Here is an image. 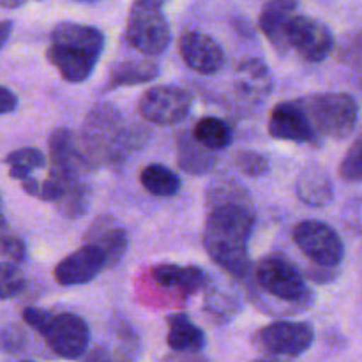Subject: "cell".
Returning <instances> with one entry per match:
<instances>
[{"label":"cell","mask_w":362,"mask_h":362,"mask_svg":"<svg viewBox=\"0 0 362 362\" xmlns=\"http://www.w3.org/2000/svg\"><path fill=\"white\" fill-rule=\"evenodd\" d=\"M105 52V34L92 25L62 21L49 35L46 59L69 83H83Z\"/></svg>","instance_id":"4"},{"label":"cell","mask_w":362,"mask_h":362,"mask_svg":"<svg viewBox=\"0 0 362 362\" xmlns=\"http://www.w3.org/2000/svg\"><path fill=\"white\" fill-rule=\"evenodd\" d=\"M293 243L320 267H338L345 257V246L341 237L332 226L318 219H304L297 223L292 232Z\"/></svg>","instance_id":"8"},{"label":"cell","mask_w":362,"mask_h":362,"mask_svg":"<svg viewBox=\"0 0 362 362\" xmlns=\"http://www.w3.org/2000/svg\"><path fill=\"white\" fill-rule=\"evenodd\" d=\"M205 300L204 308L209 315L216 318H232L233 315L243 310V300L235 288L228 285H216L212 279H209L207 286L204 288Z\"/></svg>","instance_id":"23"},{"label":"cell","mask_w":362,"mask_h":362,"mask_svg":"<svg viewBox=\"0 0 362 362\" xmlns=\"http://www.w3.org/2000/svg\"><path fill=\"white\" fill-rule=\"evenodd\" d=\"M193 134L202 145L211 151H225L232 145L233 131L228 122L219 117H204L193 127Z\"/></svg>","instance_id":"26"},{"label":"cell","mask_w":362,"mask_h":362,"mask_svg":"<svg viewBox=\"0 0 362 362\" xmlns=\"http://www.w3.org/2000/svg\"><path fill=\"white\" fill-rule=\"evenodd\" d=\"M152 278L159 286L180 290L186 296H193L207 286L211 276L197 265L180 267L175 264H161L152 269Z\"/></svg>","instance_id":"18"},{"label":"cell","mask_w":362,"mask_h":362,"mask_svg":"<svg viewBox=\"0 0 362 362\" xmlns=\"http://www.w3.org/2000/svg\"><path fill=\"white\" fill-rule=\"evenodd\" d=\"M235 168L246 177H264L271 170V163L264 154L257 151H240L233 158Z\"/></svg>","instance_id":"31"},{"label":"cell","mask_w":362,"mask_h":362,"mask_svg":"<svg viewBox=\"0 0 362 362\" xmlns=\"http://www.w3.org/2000/svg\"><path fill=\"white\" fill-rule=\"evenodd\" d=\"M179 53L189 69L205 76L218 73L226 60L219 42L209 34L197 30H187L180 35Z\"/></svg>","instance_id":"14"},{"label":"cell","mask_w":362,"mask_h":362,"mask_svg":"<svg viewBox=\"0 0 362 362\" xmlns=\"http://www.w3.org/2000/svg\"><path fill=\"white\" fill-rule=\"evenodd\" d=\"M193 95L177 85H158L144 92L138 112L145 120L158 126H173L189 115Z\"/></svg>","instance_id":"10"},{"label":"cell","mask_w":362,"mask_h":362,"mask_svg":"<svg viewBox=\"0 0 362 362\" xmlns=\"http://www.w3.org/2000/svg\"><path fill=\"white\" fill-rule=\"evenodd\" d=\"M23 322L45 339L53 356L60 359H81L90 345V327L74 313H53L39 308L23 310Z\"/></svg>","instance_id":"5"},{"label":"cell","mask_w":362,"mask_h":362,"mask_svg":"<svg viewBox=\"0 0 362 362\" xmlns=\"http://www.w3.org/2000/svg\"><path fill=\"white\" fill-rule=\"evenodd\" d=\"M286 42L306 62L318 64L334 49V35L329 27L315 18L293 14L286 25Z\"/></svg>","instance_id":"11"},{"label":"cell","mask_w":362,"mask_h":362,"mask_svg":"<svg viewBox=\"0 0 362 362\" xmlns=\"http://www.w3.org/2000/svg\"><path fill=\"white\" fill-rule=\"evenodd\" d=\"M239 88L246 94H267L272 87L269 67L260 59H246L237 67Z\"/></svg>","instance_id":"27"},{"label":"cell","mask_w":362,"mask_h":362,"mask_svg":"<svg viewBox=\"0 0 362 362\" xmlns=\"http://www.w3.org/2000/svg\"><path fill=\"white\" fill-rule=\"evenodd\" d=\"M0 255L6 258L7 262H14V264H21L27 260V246L20 237L13 235V233H6L0 237Z\"/></svg>","instance_id":"33"},{"label":"cell","mask_w":362,"mask_h":362,"mask_svg":"<svg viewBox=\"0 0 362 362\" xmlns=\"http://www.w3.org/2000/svg\"><path fill=\"white\" fill-rule=\"evenodd\" d=\"M92 200V187L85 180L73 179L67 182L62 197L55 202L57 211L67 219H78L87 214Z\"/></svg>","instance_id":"25"},{"label":"cell","mask_w":362,"mask_h":362,"mask_svg":"<svg viewBox=\"0 0 362 362\" xmlns=\"http://www.w3.org/2000/svg\"><path fill=\"white\" fill-rule=\"evenodd\" d=\"M297 7H299L297 0H269L258 18V27L262 34L267 37V41L278 53H285L290 49L286 42V25L290 18L297 13Z\"/></svg>","instance_id":"17"},{"label":"cell","mask_w":362,"mask_h":362,"mask_svg":"<svg viewBox=\"0 0 362 362\" xmlns=\"http://www.w3.org/2000/svg\"><path fill=\"white\" fill-rule=\"evenodd\" d=\"M148 131L141 126H126L122 113L112 103L95 105L85 117L78 147L90 170L122 165L131 152L148 141Z\"/></svg>","instance_id":"2"},{"label":"cell","mask_w":362,"mask_h":362,"mask_svg":"<svg viewBox=\"0 0 362 362\" xmlns=\"http://www.w3.org/2000/svg\"><path fill=\"white\" fill-rule=\"evenodd\" d=\"M49 159H52V172L66 177V179H80L88 166L78 147V138L67 127H57L49 134Z\"/></svg>","instance_id":"15"},{"label":"cell","mask_w":362,"mask_h":362,"mask_svg":"<svg viewBox=\"0 0 362 362\" xmlns=\"http://www.w3.org/2000/svg\"><path fill=\"white\" fill-rule=\"evenodd\" d=\"M269 134L279 141H293V144L320 145L322 138L311 124L306 108L300 103L283 101L274 106L269 117Z\"/></svg>","instance_id":"12"},{"label":"cell","mask_w":362,"mask_h":362,"mask_svg":"<svg viewBox=\"0 0 362 362\" xmlns=\"http://www.w3.org/2000/svg\"><path fill=\"white\" fill-rule=\"evenodd\" d=\"M7 166H9V175L14 180H25L35 172L46 166V156L42 154L39 148L34 147H25L13 151L11 154L6 156L4 159Z\"/></svg>","instance_id":"28"},{"label":"cell","mask_w":362,"mask_h":362,"mask_svg":"<svg viewBox=\"0 0 362 362\" xmlns=\"http://www.w3.org/2000/svg\"><path fill=\"white\" fill-rule=\"evenodd\" d=\"M177 163L182 172L189 175H207L218 163L214 151L202 145L193 131H184L177 141Z\"/></svg>","instance_id":"20"},{"label":"cell","mask_w":362,"mask_h":362,"mask_svg":"<svg viewBox=\"0 0 362 362\" xmlns=\"http://www.w3.org/2000/svg\"><path fill=\"white\" fill-rule=\"evenodd\" d=\"M315 329L308 322L278 320L260 329L255 338L258 349L269 357H299L311 349Z\"/></svg>","instance_id":"9"},{"label":"cell","mask_w":362,"mask_h":362,"mask_svg":"<svg viewBox=\"0 0 362 362\" xmlns=\"http://www.w3.org/2000/svg\"><path fill=\"white\" fill-rule=\"evenodd\" d=\"M204 228V247L214 264L239 281H250L253 264L250 257V239L253 233V202H232L207 207Z\"/></svg>","instance_id":"1"},{"label":"cell","mask_w":362,"mask_h":362,"mask_svg":"<svg viewBox=\"0 0 362 362\" xmlns=\"http://www.w3.org/2000/svg\"><path fill=\"white\" fill-rule=\"evenodd\" d=\"M25 2H28V0H0V6L7 7V9H14V7L23 6Z\"/></svg>","instance_id":"36"},{"label":"cell","mask_w":362,"mask_h":362,"mask_svg":"<svg viewBox=\"0 0 362 362\" xmlns=\"http://www.w3.org/2000/svg\"><path fill=\"white\" fill-rule=\"evenodd\" d=\"M166 0H134L127 14L124 39L144 55L158 57L170 46L172 30L163 7Z\"/></svg>","instance_id":"6"},{"label":"cell","mask_w":362,"mask_h":362,"mask_svg":"<svg viewBox=\"0 0 362 362\" xmlns=\"http://www.w3.org/2000/svg\"><path fill=\"white\" fill-rule=\"evenodd\" d=\"M166 343L177 354H198L207 346L205 332L184 313L170 315Z\"/></svg>","instance_id":"21"},{"label":"cell","mask_w":362,"mask_h":362,"mask_svg":"<svg viewBox=\"0 0 362 362\" xmlns=\"http://www.w3.org/2000/svg\"><path fill=\"white\" fill-rule=\"evenodd\" d=\"M158 76L159 66L154 60H124L113 66L106 88L113 90V88L134 87V85L148 83Z\"/></svg>","instance_id":"22"},{"label":"cell","mask_w":362,"mask_h":362,"mask_svg":"<svg viewBox=\"0 0 362 362\" xmlns=\"http://www.w3.org/2000/svg\"><path fill=\"white\" fill-rule=\"evenodd\" d=\"M0 350L9 356L28 359L30 356V339L28 332L20 325H7L0 331Z\"/></svg>","instance_id":"29"},{"label":"cell","mask_w":362,"mask_h":362,"mask_svg":"<svg viewBox=\"0 0 362 362\" xmlns=\"http://www.w3.org/2000/svg\"><path fill=\"white\" fill-rule=\"evenodd\" d=\"M18 108V98L11 88L0 85V115L13 113Z\"/></svg>","instance_id":"34"},{"label":"cell","mask_w":362,"mask_h":362,"mask_svg":"<svg viewBox=\"0 0 362 362\" xmlns=\"http://www.w3.org/2000/svg\"><path fill=\"white\" fill-rule=\"evenodd\" d=\"M27 279L14 262L0 264V300H9L25 290Z\"/></svg>","instance_id":"30"},{"label":"cell","mask_w":362,"mask_h":362,"mask_svg":"<svg viewBox=\"0 0 362 362\" xmlns=\"http://www.w3.org/2000/svg\"><path fill=\"white\" fill-rule=\"evenodd\" d=\"M103 271H108L105 253L94 244L85 243L57 264L53 276L60 286H80L94 281Z\"/></svg>","instance_id":"13"},{"label":"cell","mask_w":362,"mask_h":362,"mask_svg":"<svg viewBox=\"0 0 362 362\" xmlns=\"http://www.w3.org/2000/svg\"><path fill=\"white\" fill-rule=\"evenodd\" d=\"M296 191L297 198L310 207H325L334 200V182L320 165H310L299 173Z\"/></svg>","instance_id":"19"},{"label":"cell","mask_w":362,"mask_h":362,"mask_svg":"<svg viewBox=\"0 0 362 362\" xmlns=\"http://www.w3.org/2000/svg\"><path fill=\"white\" fill-rule=\"evenodd\" d=\"M339 175L349 182H362V134L350 145L339 165Z\"/></svg>","instance_id":"32"},{"label":"cell","mask_w":362,"mask_h":362,"mask_svg":"<svg viewBox=\"0 0 362 362\" xmlns=\"http://www.w3.org/2000/svg\"><path fill=\"white\" fill-rule=\"evenodd\" d=\"M80 2H88V0H80Z\"/></svg>","instance_id":"38"},{"label":"cell","mask_w":362,"mask_h":362,"mask_svg":"<svg viewBox=\"0 0 362 362\" xmlns=\"http://www.w3.org/2000/svg\"><path fill=\"white\" fill-rule=\"evenodd\" d=\"M320 138L345 140L359 122V105L345 92H325L300 98Z\"/></svg>","instance_id":"7"},{"label":"cell","mask_w":362,"mask_h":362,"mask_svg":"<svg viewBox=\"0 0 362 362\" xmlns=\"http://www.w3.org/2000/svg\"><path fill=\"white\" fill-rule=\"evenodd\" d=\"M9 232H11V230H9V226H7L6 218H4L2 212H0V237L6 235V233H9Z\"/></svg>","instance_id":"37"},{"label":"cell","mask_w":362,"mask_h":362,"mask_svg":"<svg viewBox=\"0 0 362 362\" xmlns=\"http://www.w3.org/2000/svg\"><path fill=\"white\" fill-rule=\"evenodd\" d=\"M251 278L253 283H247V297L258 308L283 304L290 315H297L313 306L315 293L297 265L285 255L271 253L260 258Z\"/></svg>","instance_id":"3"},{"label":"cell","mask_w":362,"mask_h":362,"mask_svg":"<svg viewBox=\"0 0 362 362\" xmlns=\"http://www.w3.org/2000/svg\"><path fill=\"white\" fill-rule=\"evenodd\" d=\"M13 28H14V23L11 20H4L0 21V49L6 46V42L9 41L11 34H13Z\"/></svg>","instance_id":"35"},{"label":"cell","mask_w":362,"mask_h":362,"mask_svg":"<svg viewBox=\"0 0 362 362\" xmlns=\"http://www.w3.org/2000/svg\"><path fill=\"white\" fill-rule=\"evenodd\" d=\"M85 243L94 244L105 253L106 267L113 269L120 264L127 251L129 237L126 228L119 225L112 216H99L85 233Z\"/></svg>","instance_id":"16"},{"label":"cell","mask_w":362,"mask_h":362,"mask_svg":"<svg viewBox=\"0 0 362 362\" xmlns=\"http://www.w3.org/2000/svg\"><path fill=\"white\" fill-rule=\"evenodd\" d=\"M140 182L154 197H175L182 187V180L175 172L159 163H151L140 172Z\"/></svg>","instance_id":"24"}]
</instances>
